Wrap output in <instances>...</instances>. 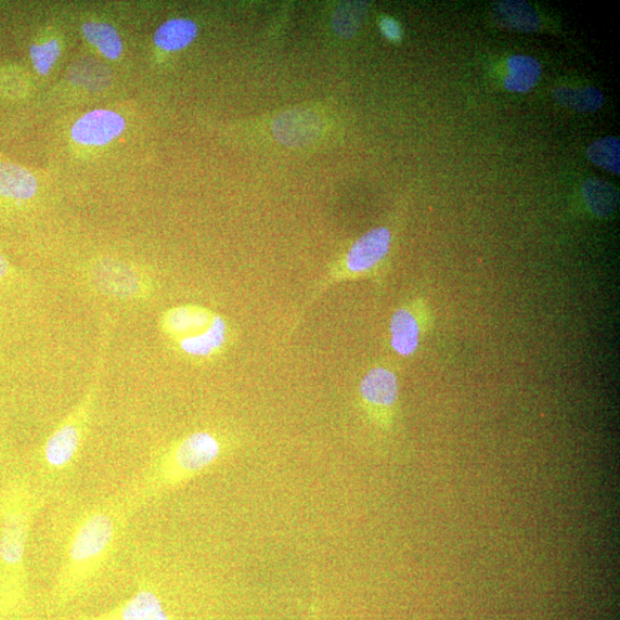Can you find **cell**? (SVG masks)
I'll return each mask as SVG.
<instances>
[{"mask_svg": "<svg viewBox=\"0 0 620 620\" xmlns=\"http://www.w3.org/2000/svg\"><path fill=\"white\" fill-rule=\"evenodd\" d=\"M56 529L52 604L65 608L88 595L109 572L121 569L130 520L122 493L73 505Z\"/></svg>", "mask_w": 620, "mask_h": 620, "instance_id": "obj_1", "label": "cell"}, {"mask_svg": "<svg viewBox=\"0 0 620 620\" xmlns=\"http://www.w3.org/2000/svg\"><path fill=\"white\" fill-rule=\"evenodd\" d=\"M47 501L28 476L12 478L0 491V620H18L25 613L28 541Z\"/></svg>", "mask_w": 620, "mask_h": 620, "instance_id": "obj_2", "label": "cell"}, {"mask_svg": "<svg viewBox=\"0 0 620 620\" xmlns=\"http://www.w3.org/2000/svg\"><path fill=\"white\" fill-rule=\"evenodd\" d=\"M227 435L217 430L190 432L155 451L124 494L134 514L217 467L230 453Z\"/></svg>", "mask_w": 620, "mask_h": 620, "instance_id": "obj_3", "label": "cell"}, {"mask_svg": "<svg viewBox=\"0 0 620 620\" xmlns=\"http://www.w3.org/2000/svg\"><path fill=\"white\" fill-rule=\"evenodd\" d=\"M111 340V327L106 324L93 377L81 401L56 425L46 439L36 457L37 479L33 480L47 498L61 491L85 448L102 387V378Z\"/></svg>", "mask_w": 620, "mask_h": 620, "instance_id": "obj_4", "label": "cell"}, {"mask_svg": "<svg viewBox=\"0 0 620 620\" xmlns=\"http://www.w3.org/2000/svg\"><path fill=\"white\" fill-rule=\"evenodd\" d=\"M125 569L132 580V592L121 605L106 613L80 620H177L169 603V573L165 561L145 546H129Z\"/></svg>", "mask_w": 620, "mask_h": 620, "instance_id": "obj_5", "label": "cell"}, {"mask_svg": "<svg viewBox=\"0 0 620 620\" xmlns=\"http://www.w3.org/2000/svg\"><path fill=\"white\" fill-rule=\"evenodd\" d=\"M79 282L96 300L122 308H143L159 289L158 281L142 267L109 257L91 260Z\"/></svg>", "mask_w": 620, "mask_h": 620, "instance_id": "obj_6", "label": "cell"}, {"mask_svg": "<svg viewBox=\"0 0 620 620\" xmlns=\"http://www.w3.org/2000/svg\"><path fill=\"white\" fill-rule=\"evenodd\" d=\"M392 231L387 227H378L361 236L341 261L336 263L327 274L317 283L312 293L306 298L297 315V326L307 310L325 293L328 287L345 281L357 280L376 273L390 254Z\"/></svg>", "mask_w": 620, "mask_h": 620, "instance_id": "obj_7", "label": "cell"}, {"mask_svg": "<svg viewBox=\"0 0 620 620\" xmlns=\"http://www.w3.org/2000/svg\"><path fill=\"white\" fill-rule=\"evenodd\" d=\"M359 396L367 418L382 429H391L399 403V378L391 367L373 366L360 382Z\"/></svg>", "mask_w": 620, "mask_h": 620, "instance_id": "obj_8", "label": "cell"}, {"mask_svg": "<svg viewBox=\"0 0 620 620\" xmlns=\"http://www.w3.org/2000/svg\"><path fill=\"white\" fill-rule=\"evenodd\" d=\"M432 325V310L424 299L415 298L403 303L396 310L390 322L392 350L402 358L413 357Z\"/></svg>", "mask_w": 620, "mask_h": 620, "instance_id": "obj_9", "label": "cell"}, {"mask_svg": "<svg viewBox=\"0 0 620 620\" xmlns=\"http://www.w3.org/2000/svg\"><path fill=\"white\" fill-rule=\"evenodd\" d=\"M232 331L229 322L220 314H216L209 326L203 333L173 341L170 346L173 351L190 361L203 362L222 356L230 346Z\"/></svg>", "mask_w": 620, "mask_h": 620, "instance_id": "obj_10", "label": "cell"}, {"mask_svg": "<svg viewBox=\"0 0 620 620\" xmlns=\"http://www.w3.org/2000/svg\"><path fill=\"white\" fill-rule=\"evenodd\" d=\"M216 312L201 305H179L165 310L159 320L162 335L169 341L198 335L206 331Z\"/></svg>", "mask_w": 620, "mask_h": 620, "instance_id": "obj_11", "label": "cell"}, {"mask_svg": "<svg viewBox=\"0 0 620 620\" xmlns=\"http://www.w3.org/2000/svg\"><path fill=\"white\" fill-rule=\"evenodd\" d=\"M275 139L288 147H302L313 143L322 132L320 116L308 109H289L273 122Z\"/></svg>", "mask_w": 620, "mask_h": 620, "instance_id": "obj_12", "label": "cell"}, {"mask_svg": "<svg viewBox=\"0 0 620 620\" xmlns=\"http://www.w3.org/2000/svg\"><path fill=\"white\" fill-rule=\"evenodd\" d=\"M125 129L126 121L120 114L96 109L86 114L74 125L72 138L82 145L102 146L119 138Z\"/></svg>", "mask_w": 620, "mask_h": 620, "instance_id": "obj_13", "label": "cell"}, {"mask_svg": "<svg viewBox=\"0 0 620 620\" xmlns=\"http://www.w3.org/2000/svg\"><path fill=\"white\" fill-rule=\"evenodd\" d=\"M492 13L496 24L508 29L532 33L540 28L538 13L526 2H499L493 7Z\"/></svg>", "mask_w": 620, "mask_h": 620, "instance_id": "obj_14", "label": "cell"}, {"mask_svg": "<svg viewBox=\"0 0 620 620\" xmlns=\"http://www.w3.org/2000/svg\"><path fill=\"white\" fill-rule=\"evenodd\" d=\"M37 181L27 169L2 163L0 164V197L27 202L35 197Z\"/></svg>", "mask_w": 620, "mask_h": 620, "instance_id": "obj_15", "label": "cell"}, {"mask_svg": "<svg viewBox=\"0 0 620 620\" xmlns=\"http://www.w3.org/2000/svg\"><path fill=\"white\" fill-rule=\"evenodd\" d=\"M198 35L196 23L188 18H173L162 25L154 35V43L164 51H180L189 47Z\"/></svg>", "mask_w": 620, "mask_h": 620, "instance_id": "obj_16", "label": "cell"}, {"mask_svg": "<svg viewBox=\"0 0 620 620\" xmlns=\"http://www.w3.org/2000/svg\"><path fill=\"white\" fill-rule=\"evenodd\" d=\"M505 87L512 92L526 93L532 90L541 76L542 67L533 56L514 55L508 61Z\"/></svg>", "mask_w": 620, "mask_h": 620, "instance_id": "obj_17", "label": "cell"}, {"mask_svg": "<svg viewBox=\"0 0 620 620\" xmlns=\"http://www.w3.org/2000/svg\"><path fill=\"white\" fill-rule=\"evenodd\" d=\"M583 196L587 208L597 218L612 216L619 205L617 189L599 179H591L584 183Z\"/></svg>", "mask_w": 620, "mask_h": 620, "instance_id": "obj_18", "label": "cell"}, {"mask_svg": "<svg viewBox=\"0 0 620 620\" xmlns=\"http://www.w3.org/2000/svg\"><path fill=\"white\" fill-rule=\"evenodd\" d=\"M554 99L559 105L581 113L595 112L605 103L603 92L594 87H559L554 91Z\"/></svg>", "mask_w": 620, "mask_h": 620, "instance_id": "obj_19", "label": "cell"}, {"mask_svg": "<svg viewBox=\"0 0 620 620\" xmlns=\"http://www.w3.org/2000/svg\"><path fill=\"white\" fill-rule=\"evenodd\" d=\"M87 41L99 49L108 60H119L124 43L118 31L104 23H88L82 27Z\"/></svg>", "mask_w": 620, "mask_h": 620, "instance_id": "obj_20", "label": "cell"}, {"mask_svg": "<svg viewBox=\"0 0 620 620\" xmlns=\"http://www.w3.org/2000/svg\"><path fill=\"white\" fill-rule=\"evenodd\" d=\"M370 4L365 2L340 3L333 16V27L343 38H352L360 30Z\"/></svg>", "mask_w": 620, "mask_h": 620, "instance_id": "obj_21", "label": "cell"}, {"mask_svg": "<svg viewBox=\"0 0 620 620\" xmlns=\"http://www.w3.org/2000/svg\"><path fill=\"white\" fill-rule=\"evenodd\" d=\"M70 80L92 91L105 89L111 81V74L106 67L91 60L76 63L69 70Z\"/></svg>", "mask_w": 620, "mask_h": 620, "instance_id": "obj_22", "label": "cell"}, {"mask_svg": "<svg viewBox=\"0 0 620 620\" xmlns=\"http://www.w3.org/2000/svg\"><path fill=\"white\" fill-rule=\"evenodd\" d=\"M589 159L610 172H620V142L617 138H606L594 142L587 148Z\"/></svg>", "mask_w": 620, "mask_h": 620, "instance_id": "obj_23", "label": "cell"}, {"mask_svg": "<svg viewBox=\"0 0 620 620\" xmlns=\"http://www.w3.org/2000/svg\"><path fill=\"white\" fill-rule=\"evenodd\" d=\"M61 55V47L55 40L30 48L33 65L38 74L47 75Z\"/></svg>", "mask_w": 620, "mask_h": 620, "instance_id": "obj_24", "label": "cell"}, {"mask_svg": "<svg viewBox=\"0 0 620 620\" xmlns=\"http://www.w3.org/2000/svg\"><path fill=\"white\" fill-rule=\"evenodd\" d=\"M0 90L10 99L24 95L27 90L25 74L14 67L5 68L0 74Z\"/></svg>", "mask_w": 620, "mask_h": 620, "instance_id": "obj_25", "label": "cell"}, {"mask_svg": "<svg viewBox=\"0 0 620 620\" xmlns=\"http://www.w3.org/2000/svg\"><path fill=\"white\" fill-rule=\"evenodd\" d=\"M379 28L386 38L390 41H399L401 38L400 25L395 21V18L389 16H383L380 18Z\"/></svg>", "mask_w": 620, "mask_h": 620, "instance_id": "obj_26", "label": "cell"}, {"mask_svg": "<svg viewBox=\"0 0 620 620\" xmlns=\"http://www.w3.org/2000/svg\"><path fill=\"white\" fill-rule=\"evenodd\" d=\"M13 275V270L7 258L0 254V287L8 286L10 279Z\"/></svg>", "mask_w": 620, "mask_h": 620, "instance_id": "obj_27", "label": "cell"}, {"mask_svg": "<svg viewBox=\"0 0 620 620\" xmlns=\"http://www.w3.org/2000/svg\"><path fill=\"white\" fill-rule=\"evenodd\" d=\"M307 620H312V618H308Z\"/></svg>", "mask_w": 620, "mask_h": 620, "instance_id": "obj_28", "label": "cell"}]
</instances>
